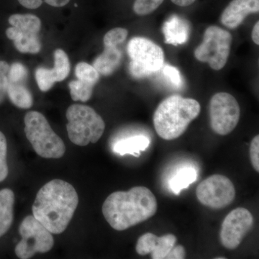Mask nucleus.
I'll list each match as a JSON object with an SVG mask.
<instances>
[{"instance_id":"33","label":"nucleus","mask_w":259,"mask_h":259,"mask_svg":"<svg viewBox=\"0 0 259 259\" xmlns=\"http://www.w3.org/2000/svg\"><path fill=\"white\" fill-rule=\"evenodd\" d=\"M20 5L28 9H37L42 5V0H18Z\"/></svg>"},{"instance_id":"3","label":"nucleus","mask_w":259,"mask_h":259,"mask_svg":"<svg viewBox=\"0 0 259 259\" xmlns=\"http://www.w3.org/2000/svg\"><path fill=\"white\" fill-rule=\"evenodd\" d=\"M200 110V104L194 99L171 95L158 105L153 114V125L161 139L172 141L185 134Z\"/></svg>"},{"instance_id":"36","label":"nucleus","mask_w":259,"mask_h":259,"mask_svg":"<svg viewBox=\"0 0 259 259\" xmlns=\"http://www.w3.org/2000/svg\"><path fill=\"white\" fill-rule=\"evenodd\" d=\"M251 37L253 41L257 46L259 45V22L257 21L253 26V30H252Z\"/></svg>"},{"instance_id":"25","label":"nucleus","mask_w":259,"mask_h":259,"mask_svg":"<svg viewBox=\"0 0 259 259\" xmlns=\"http://www.w3.org/2000/svg\"><path fill=\"white\" fill-rule=\"evenodd\" d=\"M35 79L39 89L42 92L49 91L56 82L55 74L53 69H47L45 67L37 68L35 71Z\"/></svg>"},{"instance_id":"8","label":"nucleus","mask_w":259,"mask_h":259,"mask_svg":"<svg viewBox=\"0 0 259 259\" xmlns=\"http://www.w3.org/2000/svg\"><path fill=\"white\" fill-rule=\"evenodd\" d=\"M22 240L15 247L19 258H32L36 253H47L54 245L52 233L33 215L24 218L19 228Z\"/></svg>"},{"instance_id":"29","label":"nucleus","mask_w":259,"mask_h":259,"mask_svg":"<svg viewBox=\"0 0 259 259\" xmlns=\"http://www.w3.org/2000/svg\"><path fill=\"white\" fill-rule=\"evenodd\" d=\"M28 79V70L20 63H14L10 66L8 73V81L12 83H24Z\"/></svg>"},{"instance_id":"16","label":"nucleus","mask_w":259,"mask_h":259,"mask_svg":"<svg viewBox=\"0 0 259 259\" xmlns=\"http://www.w3.org/2000/svg\"><path fill=\"white\" fill-rule=\"evenodd\" d=\"M150 144V140L143 135L132 136L119 140L113 146L114 152L124 156L125 154H131L139 157L142 151H146Z\"/></svg>"},{"instance_id":"32","label":"nucleus","mask_w":259,"mask_h":259,"mask_svg":"<svg viewBox=\"0 0 259 259\" xmlns=\"http://www.w3.org/2000/svg\"><path fill=\"white\" fill-rule=\"evenodd\" d=\"M185 258V248L182 245H175L166 256L167 259H184Z\"/></svg>"},{"instance_id":"27","label":"nucleus","mask_w":259,"mask_h":259,"mask_svg":"<svg viewBox=\"0 0 259 259\" xmlns=\"http://www.w3.org/2000/svg\"><path fill=\"white\" fill-rule=\"evenodd\" d=\"M128 35L127 29L116 28L107 32L104 36V46H119L125 42Z\"/></svg>"},{"instance_id":"15","label":"nucleus","mask_w":259,"mask_h":259,"mask_svg":"<svg viewBox=\"0 0 259 259\" xmlns=\"http://www.w3.org/2000/svg\"><path fill=\"white\" fill-rule=\"evenodd\" d=\"M122 60V54L118 46H105L103 52L94 61L93 66L99 74L108 76L118 69Z\"/></svg>"},{"instance_id":"4","label":"nucleus","mask_w":259,"mask_h":259,"mask_svg":"<svg viewBox=\"0 0 259 259\" xmlns=\"http://www.w3.org/2000/svg\"><path fill=\"white\" fill-rule=\"evenodd\" d=\"M66 125L70 141L79 146L96 144L104 134L105 123L101 116L87 105H71L66 111Z\"/></svg>"},{"instance_id":"22","label":"nucleus","mask_w":259,"mask_h":259,"mask_svg":"<svg viewBox=\"0 0 259 259\" xmlns=\"http://www.w3.org/2000/svg\"><path fill=\"white\" fill-rule=\"evenodd\" d=\"M55 74L56 82L64 81L70 72V62L67 54L61 49L54 52V67L52 69Z\"/></svg>"},{"instance_id":"19","label":"nucleus","mask_w":259,"mask_h":259,"mask_svg":"<svg viewBox=\"0 0 259 259\" xmlns=\"http://www.w3.org/2000/svg\"><path fill=\"white\" fill-rule=\"evenodd\" d=\"M8 21L12 26L25 32L37 34L41 28L40 18L34 15H13L10 17Z\"/></svg>"},{"instance_id":"13","label":"nucleus","mask_w":259,"mask_h":259,"mask_svg":"<svg viewBox=\"0 0 259 259\" xmlns=\"http://www.w3.org/2000/svg\"><path fill=\"white\" fill-rule=\"evenodd\" d=\"M258 11L259 0H233L223 11L221 22L228 28L236 29L248 15Z\"/></svg>"},{"instance_id":"14","label":"nucleus","mask_w":259,"mask_h":259,"mask_svg":"<svg viewBox=\"0 0 259 259\" xmlns=\"http://www.w3.org/2000/svg\"><path fill=\"white\" fill-rule=\"evenodd\" d=\"M190 32V24L177 15H173L163 24V33L167 44L179 46L186 44L188 41Z\"/></svg>"},{"instance_id":"31","label":"nucleus","mask_w":259,"mask_h":259,"mask_svg":"<svg viewBox=\"0 0 259 259\" xmlns=\"http://www.w3.org/2000/svg\"><path fill=\"white\" fill-rule=\"evenodd\" d=\"M250 159L252 166L257 172L259 171V136H255L250 146Z\"/></svg>"},{"instance_id":"2","label":"nucleus","mask_w":259,"mask_h":259,"mask_svg":"<svg viewBox=\"0 0 259 259\" xmlns=\"http://www.w3.org/2000/svg\"><path fill=\"white\" fill-rule=\"evenodd\" d=\"M157 209V199L154 194L143 186L133 187L127 192H113L102 205V213L107 222L118 231L147 221Z\"/></svg>"},{"instance_id":"1","label":"nucleus","mask_w":259,"mask_h":259,"mask_svg":"<svg viewBox=\"0 0 259 259\" xmlns=\"http://www.w3.org/2000/svg\"><path fill=\"white\" fill-rule=\"evenodd\" d=\"M78 203V194L71 184L52 180L37 192L32 204V215L52 234H60L69 226Z\"/></svg>"},{"instance_id":"23","label":"nucleus","mask_w":259,"mask_h":259,"mask_svg":"<svg viewBox=\"0 0 259 259\" xmlns=\"http://www.w3.org/2000/svg\"><path fill=\"white\" fill-rule=\"evenodd\" d=\"M70 93L74 101L88 102L93 93L94 86L77 79L69 83Z\"/></svg>"},{"instance_id":"34","label":"nucleus","mask_w":259,"mask_h":259,"mask_svg":"<svg viewBox=\"0 0 259 259\" xmlns=\"http://www.w3.org/2000/svg\"><path fill=\"white\" fill-rule=\"evenodd\" d=\"M8 76H0V103L4 100L8 88Z\"/></svg>"},{"instance_id":"7","label":"nucleus","mask_w":259,"mask_h":259,"mask_svg":"<svg viewBox=\"0 0 259 259\" xmlns=\"http://www.w3.org/2000/svg\"><path fill=\"white\" fill-rule=\"evenodd\" d=\"M233 36L228 30L211 25L204 32L203 40L194 50L197 60L207 63L213 70L225 67L231 52Z\"/></svg>"},{"instance_id":"20","label":"nucleus","mask_w":259,"mask_h":259,"mask_svg":"<svg viewBox=\"0 0 259 259\" xmlns=\"http://www.w3.org/2000/svg\"><path fill=\"white\" fill-rule=\"evenodd\" d=\"M197 171L192 167H186L177 172L169 182L170 188L175 194H179L181 191L187 188L197 180Z\"/></svg>"},{"instance_id":"12","label":"nucleus","mask_w":259,"mask_h":259,"mask_svg":"<svg viewBox=\"0 0 259 259\" xmlns=\"http://www.w3.org/2000/svg\"><path fill=\"white\" fill-rule=\"evenodd\" d=\"M177 241V237L173 234L158 237L153 233H146L138 240L136 250L141 255L151 253L152 259H164L176 245Z\"/></svg>"},{"instance_id":"5","label":"nucleus","mask_w":259,"mask_h":259,"mask_svg":"<svg viewBox=\"0 0 259 259\" xmlns=\"http://www.w3.org/2000/svg\"><path fill=\"white\" fill-rule=\"evenodd\" d=\"M25 133L34 151L45 158H59L66 147L63 140L51 128L45 116L36 111L28 112L24 118Z\"/></svg>"},{"instance_id":"11","label":"nucleus","mask_w":259,"mask_h":259,"mask_svg":"<svg viewBox=\"0 0 259 259\" xmlns=\"http://www.w3.org/2000/svg\"><path fill=\"white\" fill-rule=\"evenodd\" d=\"M253 225V218L249 210L243 207L233 209L222 223L220 233L221 244L227 249H236Z\"/></svg>"},{"instance_id":"35","label":"nucleus","mask_w":259,"mask_h":259,"mask_svg":"<svg viewBox=\"0 0 259 259\" xmlns=\"http://www.w3.org/2000/svg\"><path fill=\"white\" fill-rule=\"evenodd\" d=\"M70 0H44L46 3L56 8H61L69 3Z\"/></svg>"},{"instance_id":"26","label":"nucleus","mask_w":259,"mask_h":259,"mask_svg":"<svg viewBox=\"0 0 259 259\" xmlns=\"http://www.w3.org/2000/svg\"><path fill=\"white\" fill-rule=\"evenodd\" d=\"M164 0H136L134 11L136 15L145 16L153 13L159 8Z\"/></svg>"},{"instance_id":"10","label":"nucleus","mask_w":259,"mask_h":259,"mask_svg":"<svg viewBox=\"0 0 259 259\" xmlns=\"http://www.w3.org/2000/svg\"><path fill=\"white\" fill-rule=\"evenodd\" d=\"M196 194L199 202L204 206L221 209L233 202L236 190L233 182L228 177L214 175L199 184Z\"/></svg>"},{"instance_id":"21","label":"nucleus","mask_w":259,"mask_h":259,"mask_svg":"<svg viewBox=\"0 0 259 259\" xmlns=\"http://www.w3.org/2000/svg\"><path fill=\"white\" fill-rule=\"evenodd\" d=\"M13 42L17 50L24 54H37L41 49V44L37 33L21 31Z\"/></svg>"},{"instance_id":"37","label":"nucleus","mask_w":259,"mask_h":259,"mask_svg":"<svg viewBox=\"0 0 259 259\" xmlns=\"http://www.w3.org/2000/svg\"><path fill=\"white\" fill-rule=\"evenodd\" d=\"M196 0H171L174 4L180 7H187L193 4Z\"/></svg>"},{"instance_id":"18","label":"nucleus","mask_w":259,"mask_h":259,"mask_svg":"<svg viewBox=\"0 0 259 259\" xmlns=\"http://www.w3.org/2000/svg\"><path fill=\"white\" fill-rule=\"evenodd\" d=\"M7 94L10 101L15 106L22 109H28L32 107L33 100L31 93L25 86V83H12L8 81Z\"/></svg>"},{"instance_id":"24","label":"nucleus","mask_w":259,"mask_h":259,"mask_svg":"<svg viewBox=\"0 0 259 259\" xmlns=\"http://www.w3.org/2000/svg\"><path fill=\"white\" fill-rule=\"evenodd\" d=\"M75 74L80 81L90 83L95 87L100 79V74L92 65L80 62L75 68Z\"/></svg>"},{"instance_id":"17","label":"nucleus","mask_w":259,"mask_h":259,"mask_svg":"<svg viewBox=\"0 0 259 259\" xmlns=\"http://www.w3.org/2000/svg\"><path fill=\"white\" fill-rule=\"evenodd\" d=\"M15 194L10 189L0 191V237L4 236L13 221Z\"/></svg>"},{"instance_id":"6","label":"nucleus","mask_w":259,"mask_h":259,"mask_svg":"<svg viewBox=\"0 0 259 259\" xmlns=\"http://www.w3.org/2000/svg\"><path fill=\"white\" fill-rule=\"evenodd\" d=\"M131 58L129 72L136 79H144L161 71L164 52L159 46L144 37H134L127 47Z\"/></svg>"},{"instance_id":"30","label":"nucleus","mask_w":259,"mask_h":259,"mask_svg":"<svg viewBox=\"0 0 259 259\" xmlns=\"http://www.w3.org/2000/svg\"><path fill=\"white\" fill-rule=\"evenodd\" d=\"M7 152H8V146H7L6 138L0 131V182H3L8 175Z\"/></svg>"},{"instance_id":"28","label":"nucleus","mask_w":259,"mask_h":259,"mask_svg":"<svg viewBox=\"0 0 259 259\" xmlns=\"http://www.w3.org/2000/svg\"><path fill=\"white\" fill-rule=\"evenodd\" d=\"M161 70L162 74L172 87L177 89L182 88L184 82L180 70L171 65L165 64Z\"/></svg>"},{"instance_id":"9","label":"nucleus","mask_w":259,"mask_h":259,"mask_svg":"<svg viewBox=\"0 0 259 259\" xmlns=\"http://www.w3.org/2000/svg\"><path fill=\"white\" fill-rule=\"evenodd\" d=\"M211 128L220 136H227L236 128L240 120L239 104L231 94L218 93L209 102Z\"/></svg>"}]
</instances>
